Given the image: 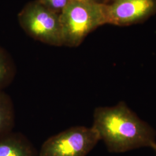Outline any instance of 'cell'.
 Here are the masks:
<instances>
[{"mask_svg":"<svg viewBox=\"0 0 156 156\" xmlns=\"http://www.w3.org/2000/svg\"><path fill=\"white\" fill-rule=\"evenodd\" d=\"M92 127L112 153L147 147L153 149L156 146L155 129L140 119L124 101L115 106L96 108Z\"/></svg>","mask_w":156,"mask_h":156,"instance_id":"obj_1","label":"cell"},{"mask_svg":"<svg viewBox=\"0 0 156 156\" xmlns=\"http://www.w3.org/2000/svg\"><path fill=\"white\" fill-rule=\"evenodd\" d=\"M63 46L76 48L96 28L107 23L106 4L73 0L60 15Z\"/></svg>","mask_w":156,"mask_h":156,"instance_id":"obj_2","label":"cell"},{"mask_svg":"<svg viewBox=\"0 0 156 156\" xmlns=\"http://www.w3.org/2000/svg\"><path fill=\"white\" fill-rule=\"evenodd\" d=\"M18 20L24 31L33 39L51 46H63L60 15L37 0L23 8Z\"/></svg>","mask_w":156,"mask_h":156,"instance_id":"obj_3","label":"cell"},{"mask_svg":"<svg viewBox=\"0 0 156 156\" xmlns=\"http://www.w3.org/2000/svg\"><path fill=\"white\" fill-rule=\"evenodd\" d=\"M100 140L92 126H73L46 140L39 156H86Z\"/></svg>","mask_w":156,"mask_h":156,"instance_id":"obj_4","label":"cell"},{"mask_svg":"<svg viewBox=\"0 0 156 156\" xmlns=\"http://www.w3.org/2000/svg\"><path fill=\"white\" fill-rule=\"evenodd\" d=\"M106 9L108 24L129 26L156 15V0H109Z\"/></svg>","mask_w":156,"mask_h":156,"instance_id":"obj_5","label":"cell"},{"mask_svg":"<svg viewBox=\"0 0 156 156\" xmlns=\"http://www.w3.org/2000/svg\"><path fill=\"white\" fill-rule=\"evenodd\" d=\"M0 156H39V154L26 136L12 131L0 138Z\"/></svg>","mask_w":156,"mask_h":156,"instance_id":"obj_6","label":"cell"},{"mask_svg":"<svg viewBox=\"0 0 156 156\" xmlns=\"http://www.w3.org/2000/svg\"><path fill=\"white\" fill-rule=\"evenodd\" d=\"M15 109L11 97L0 91V138L13 131L15 126Z\"/></svg>","mask_w":156,"mask_h":156,"instance_id":"obj_7","label":"cell"},{"mask_svg":"<svg viewBox=\"0 0 156 156\" xmlns=\"http://www.w3.org/2000/svg\"><path fill=\"white\" fill-rule=\"evenodd\" d=\"M16 66L9 53L0 46V91L12 83L16 75Z\"/></svg>","mask_w":156,"mask_h":156,"instance_id":"obj_8","label":"cell"},{"mask_svg":"<svg viewBox=\"0 0 156 156\" xmlns=\"http://www.w3.org/2000/svg\"><path fill=\"white\" fill-rule=\"evenodd\" d=\"M43 5L56 13L60 15L73 0H37Z\"/></svg>","mask_w":156,"mask_h":156,"instance_id":"obj_9","label":"cell"},{"mask_svg":"<svg viewBox=\"0 0 156 156\" xmlns=\"http://www.w3.org/2000/svg\"><path fill=\"white\" fill-rule=\"evenodd\" d=\"M84 1H91V2L102 4H106L109 1V0H84Z\"/></svg>","mask_w":156,"mask_h":156,"instance_id":"obj_10","label":"cell"},{"mask_svg":"<svg viewBox=\"0 0 156 156\" xmlns=\"http://www.w3.org/2000/svg\"><path fill=\"white\" fill-rule=\"evenodd\" d=\"M153 150L154 151V153H155V154H156V146L154 147V148H153Z\"/></svg>","mask_w":156,"mask_h":156,"instance_id":"obj_11","label":"cell"},{"mask_svg":"<svg viewBox=\"0 0 156 156\" xmlns=\"http://www.w3.org/2000/svg\"></svg>","mask_w":156,"mask_h":156,"instance_id":"obj_12","label":"cell"}]
</instances>
